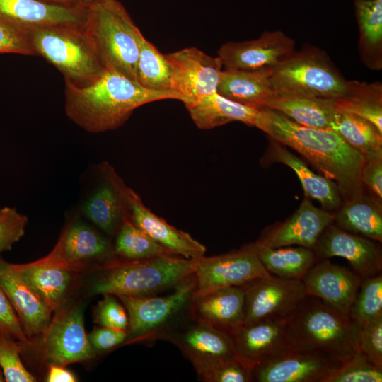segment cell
<instances>
[{
    "mask_svg": "<svg viewBox=\"0 0 382 382\" xmlns=\"http://www.w3.org/2000/svg\"><path fill=\"white\" fill-rule=\"evenodd\" d=\"M255 127L296 150L334 181L344 202L364 194L361 173L366 158L334 130L301 125L267 108L260 109Z\"/></svg>",
    "mask_w": 382,
    "mask_h": 382,
    "instance_id": "6da1fadb",
    "label": "cell"
},
{
    "mask_svg": "<svg viewBox=\"0 0 382 382\" xmlns=\"http://www.w3.org/2000/svg\"><path fill=\"white\" fill-rule=\"evenodd\" d=\"M65 80V112L76 125L91 133L115 129L137 108L149 103L180 100L173 91L149 90L123 74L105 69L91 83L80 87Z\"/></svg>",
    "mask_w": 382,
    "mask_h": 382,
    "instance_id": "7a4b0ae2",
    "label": "cell"
},
{
    "mask_svg": "<svg viewBox=\"0 0 382 382\" xmlns=\"http://www.w3.org/2000/svg\"><path fill=\"white\" fill-rule=\"evenodd\" d=\"M288 321L301 347L340 362L359 352L361 325L316 296L306 295Z\"/></svg>",
    "mask_w": 382,
    "mask_h": 382,
    "instance_id": "3957f363",
    "label": "cell"
},
{
    "mask_svg": "<svg viewBox=\"0 0 382 382\" xmlns=\"http://www.w3.org/2000/svg\"><path fill=\"white\" fill-rule=\"evenodd\" d=\"M83 27L104 69L137 81L141 33L122 4L107 0L87 5Z\"/></svg>",
    "mask_w": 382,
    "mask_h": 382,
    "instance_id": "277c9868",
    "label": "cell"
},
{
    "mask_svg": "<svg viewBox=\"0 0 382 382\" xmlns=\"http://www.w3.org/2000/svg\"><path fill=\"white\" fill-rule=\"evenodd\" d=\"M195 260L178 255L110 263L92 287L93 294L143 297L175 287L195 272Z\"/></svg>",
    "mask_w": 382,
    "mask_h": 382,
    "instance_id": "5b68a950",
    "label": "cell"
},
{
    "mask_svg": "<svg viewBox=\"0 0 382 382\" xmlns=\"http://www.w3.org/2000/svg\"><path fill=\"white\" fill-rule=\"evenodd\" d=\"M35 55L57 67L73 84L83 87L105 71L83 25H59L26 31Z\"/></svg>",
    "mask_w": 382,
    "mask_h": 382,
    "instance_id": "8992f818",
    "label": "cell"
},
{
    "mask_svg": "<svg viewBox=\"0 0 382 382\" xmlns=\"http://www.w3.org/2000/svg\"><path fill=\"white\" fill-rule=\"evenodd\" d=\"M274 95L339 98L348 91L345 80L322 51L303 49L294 52L272 70Z\"/></svg>",
    "mask_w": 382,
    "mask_h": 382,
    "instance_id": "52a82bcc",
    "label": "cell"
},
{
    "mask_svg": "<svg viewBox=\"0 0 382 382\" xmlns=\"http://www.w3.org/2000/svg\"><path fill=\"white\" fill-rule=\"evenodd\" d=\"M161 296H120L129 319L125 342L161 340L162 336L190 316V306L196 289L192 274Z\"/></svg>",
    "mask_w": 382,
    "mask_h": 382,
    "instance_id": "ba28073f",
    "label": "cell"
},
{
    "mask_svg": "<svg viewBox=\"0 0 382 382\" xmlns=\"http://www.w3.org/2000/svg\"><path fill=\"white\" fill-rule=\"evenodd\" d=\"M245 294L243 325L288 319L307 295L301 279L270 275L241 285Z\"/></svg>",
    "mask_w": 382,
    "mask_h": 382,
    "instance_id": "9c48e42d",
    "label": "cell"
},
{
    "mask_svg": "<svg viewBox=\"0 0 382 382\" xmlns=\"http://www.w3.org/2000/svg\"><path fill=\"white\" fill-rule=\"evenodd\" d=\"M171 69V90L185 107L217 93L223 64L196 47H187L165 54Z\"/></svg>",
    "mask_w": 382,
    "mask_h": 382,
    "instance_id": "30bf717a",
    "label": "cell"
},
{
    "mask_svg": "<svg viewBox=\"0 0 382 382\" xmlns=\"http://www.w3.org/2000/svg\"><path fill=\"white\" fill-rule=\"evenodd\" d=\"M161 340L175 345L198 376L213 365L236 357L231 335L192 319L190 315Z\"/></svg>",
    "mask_w": 382,
    "mask_h": 382,
    "instance_id": "8fae6325",
    "label": "cell"
},
{
    "mask_svg": "<svg viewBox=\"0 0 382 382\" xmlns=\"http://www.w3.org/2000/svg\"><path fill=\"white\" fill-rule=\"evenodd\" d=\"M196 289L194 296L221 288L241 286L270 277L256 253L246 245L239 250L195 260Z\"/></svg>",
    "mask_w": 382,
    "mask_h": 382,
    "instance_id": "7c38bea8",
    "label": "cell"
},
{
    "mask_svg": "<svg viewBox=\"0 0 382 382\" xmlns=\"http://www.w3.org/2000/svg\"><path fill=\"white\" fill-rule=\"evenodd\" d=\"M41 334V354L50 365L64 366L96 355L85 332L81 306L59 313Z\"/></svg>",
    "mask_w": 382,
    "mask_h": 382,
    "instance_id": "4fadbf2b",
    "label": "cell"
},
{
    "mask_svg": "<svg viewBox=\"0 0 382 382\" xmlns=\"http://www.w3.org/2000/svg\"><path fill=\"white\" fill-rule=\"evenodd\" d=\"M106 173L117 189L124 207L127 208L129 218L138 228L176 255L191 260L204 255V245L153 213L144 204L139 196L125 186L111 169Z\"/></svg>",
    "mask_w": 382,
    "mask_h": 382,
    "instance_id": "5bb4252c",
    "label": "cell"
},
{
    "mask_svg": "<svg viewBox=\"0 0 382 382\" xmlns=\"http://www.w3.org/2000/svg\"><path fill=\"white\" fill-rule=\"evenodd\" d=\"M342 362L298 345L256 366L257 382H323Z\"/></svg>",
    "mask_w": 382,
    "mask_h": 382,
    "instance_id": "9a60e30c",
    "label": "cell"
},
{
    "mask_svg": "<svg viewBox=\"0 0 382 382\" xmlns=\"http://www.w3.org/2000/svg\"><path fill=\"white\" fill-rule=\"evenodd\" d=\"M231 337L236 356L252 369L297 345L288 319L243 325Z\"/></svg>",
    "mask_w": 382,
    "mask_h": 382,
    "instance_id": "2e32d148",
    "label": "cell"
},
{
    "mask_svg": "<svg viewBox=\"0 0 382 382\" xmlns=\"http://www.w3.org/2000/svg\"><path fill=\"white\" fill-rule=\"evenodd\" d=\"M294 45L283 32L266 31L255 40L223 44L218 57L228 70L274 69L295 52Z\"/></svg>",
    "mask_w": 382,
    "mask_h": 382,
    "instance_id": "e0dca14e",
    "label": "cell"
},
{
    "mask_svg": "<svg viewBox=\"0 0 382 382\" xmlns=\"http://www.w3.org/2000/svg\"><path fill=\"white\" fill-rule=\"evenodd\" d=\"M317 260L340 257L347 260L361 279L381 273V248L369 238L352 234L339 227L329 225L314 245Z\"/></svg>",
    "mask_w": 382,
    "mask_h": 382,
    "instance_id": "ac0fdd59",
    "label": "cell"
},
{
    "mask_svg": "<svg viewBox=\"0 0 382 382\" xmlns=\"http://www.w3.org/2000/svg\"><path fill=\"white\" fill-rule=\"evenodd\" d=\"M301 279L307 295L316 296L347 315L362 280L354 272L328 259L318 260Z\"/></svg>",
    "mask_w": 382,
    "mask_h": 382,
    "instance_id": "d6986e66",
    "label": "cell"
},
{
    "mask_svg": "<svg viewBox=\"0 0 382 382\" xmlns=\"http://www.w3.org/2000/svg\"><path fill=\"white\" fill-rule=\"evenodd\" d=\"M334 219L335 214L305 199L289 219L264 232L255 243L270 248L298 245L313 249Z\"/></svg>",
    "mask_w": 382,
    "mask_h": 382,
    "instance_id": "ffe728a7",
    "label": "cell"
},
{
    "mask_svg": "<svg viewBox=\"0 0 382 382\" xmlns=\"http://www.w3.org/2000/svg\"><path fill=\"white\" fill-rule=\"evenodd\" d=\"M86 8L42 0H0V20L24 31L52 25H83Z\"/></svg>",
    "mask_w": 382,
    "mask_h": 382,
    "instance_id": "44dd1931",
    "label": "cell"
},
{
    "mask_svg": "<svg viewBox=\"0 0 382 382\" xmlns=\"http://www.w3.org/2000/svg\"><path fill=\"white\" fill-rule=\"evenodd\" d=\"M190 315L197 321L231 335L244 323V291L241 286H234L193 296Z\"/></svg>",
    "mask_w": 382,
    "mask_h": 382,
    "instance_id": "7402d4cb",
    "label": "cell"
},
{
    "mask_svg": "<svg viewBox=\"0 0 382 382\" xmlns=\"http://www.w3.org/2000/svg\"><path fill=\"white\" fill-rule=\"evenodd\" d=\"M0 287L14 308L28 337L41 334L51 321L53 310L0 257Z\"/></svg>",
    "mask_w": 382,
    "mask_h": 382,
    "instance_id": "603a6c76",
    "label": "cell"
},
{
    "mask_svg": "<svg viewBox=\"0 0 382 382\" xmlns=\"http://www.w3.org/2000/svg\"><path fill=\"white\" fill-rule=\"evenodd\" d=\"M110 251V244L104 237L92 228L76 223L66 230L46 257L73 270L85 261L108 256Z\"/></svg>",
    "mask_w": 382,
    "mask_h": 382,
    "instance_id": "cb8c5ba5",
    "label": "cell"
},
{
    "mask_svg": "<svg viewBox=\"0 0 382 382\" xmlns=\"http://www.w3.org/2000/svg\"><path fill=\"white\" fill-rule=\"evenodd\" d=\"M272 69H224L217 88V93L247 106L265 108L274 95L270 83Z\"/></svg>",
    "mask_w": 382,
    "mask_h": 382,
    "instance_id": "d4e9b609",
    "label": "cell"
},
{
    "mask_svg": "<svg viewBox=\"0 0 382 382\" xmlns=\"http://www.w3.org/2000/svg\"><path fill=\"white\" fill-rule=\"evenodd\" d=\"M272 162L284 163L290 167L298 176L305 195L318 200L328 212L337 210L343 204L337 184L313 172L305 163L289 152L283 144L272 139L267 152Z\"/></svg>",
    "mask_w": 382,
    "mask_h": 382,
    "instance_id": "484cf974",
    "label": "cell"
},
{
    "mask_svg": "<svg viewBox=\"0 0 382 382\" xmlns=\"http://www.w3.org/2000/svg\"><path fill=\"white\" fill-rule=\"evenodd\" d=\"M266 108L301 125L323 129H332L339 111L336 98L291 95H274Z\"/></svg>",
    "mask_w": 382,
    "mask_h": 382,
    "instance_id": "4316f807",
    "label": "cell"
},
{
    "mask_svg": "<svg viewBox=\"0 0 382 382\" xmlns=\"http://www.w3.org/2000/svg\"><path fill=\"white\" fill-rule=\"evenodd\" d=\"M12 265L53 311L59 308L71 284L72 270L52 262L46 257L31 263Z\"/></svg>",
    "mask_w": 382,
    "mask_h": 382,
    "instance_id": "83f0119b",
    "label": "cell"
},
{
    "mask_svg": "<svg viewBox=\"0 0 382 382\" xmlns=\"http://www.w3.org/2000/svg\"><path fill=\"white\" fill-rule=\"evenodd\" d=\"M186 108L195 125L202 129L234 121L255 127L260 110L231 100L217 93L205 96Z\"/></svg>",
    "mask_w": 382,
    "mask_h": 382,
    "instance_id": "f1b7e54d",
    "label": "cell"
},
{
    "mask_svg": "<svg viewBox=\"0 0 382 382\" xmlns=\"http://www.w3.org/2000/svg\"><path fill=\"white\" fill-rule=\"evenodd\" d=\"M340 228L381 243V202L363 195L344 202L335 214L333 223Z\"/></svg>",
    "mask_w": 382,
    "mask_h": 382,
    "instance_id": "f546056e",
    "label": "cell"
},
{
    "mask_svg": "<svg viewBox=\"0 0 382 382\" xmlns=\"http://www.w3.org/2000/svg\"><path fill=\"white\" fill-rule=\"evenodd\" d=\"M272 275L301 279L318 260L313 250L306 247L270 248L253 243L248 245Z\"/></svg>",
    "mask_w": 382,
    "mask_h": 382,
    "instance_id": "4dcf8cb0",
    "label": "cell"
},
{
    "mask_svg": "<svg viewBox=\"0 0 382 382\" xmlns=\"http://www.w3.org/2000/svg\"><path fill=\"white\" fill-rule=\"evenodd\" d=\"M339 110L371 123L382 134V88L379 83L349 81L347 93L336 98Z\"/></svg>",
    "mask_w": 382,
    "mask_h": 382,
    "instance_id": "1f68e13d",
    "label": "cell"
},
{
    "mask_svg": "<svg viewBox=\"0 0 382 382\" xmlns=\"http://www.w3.org/2000/svg\"><path fill=\"white\" fill-rule=\"evenodd\" d=\"M137 81L149 90L172 91L171 69L168 59L142 33L139 36Z\"/></svg>",
    "mask_w": 382,
    "mask_h": 382,
    "instance_id": "d6a6232c",
    "label": "cell"
},
{
    "mask_svg": "<svg viewBox=\"0 0 382 382\" xmlns=\"http://www.w3.org/2000/svg\"><path fill=\"white\" fill-rule=\"evenodd\" d=\"M332 130L364 156L382 151V134L371 123L356 115L339 110Z\"/></svg>",
    "mask_w": 382,
    "mask_h": 382,
    "instance_id": "836d02e7",
    "label": "cell"
},
{
    "mask_svg": "<svg viewBox=\"0 0 382 382\" xmlns=\"http://www.w3.org/2000/svg\"><path fill=\"white\" fill-rule=\"evenodd\" d=\"M115 251L127 260L176 255L138 228L127 215L122 219Z\"/></svg>",
    "mask_w": 382,
    "mask_h": 382,
    "instance_id": "e575fe53",
    "label": "cell"
},
{
    "mask_svg": "<svg viewBox=\"0 0 382 382\" xmlns=\"http://www.w3.org/2000/svg\"><path fill=\"white\" fill-rule=\"evenodd\" d=\"M124 204L116 187L110 181L100 187L84 203L86 216L107 233H112L122 219Z\"/></svg>",
    "mask_w": 382,
    "mask_h": 382,
    "instance_id": "d590c367",
    "label": "cell"
},
{
    "mask_svg": "<svg viewBox=\"0 0 382 382\" xmlns=\"http://www.w3.org/2000/svg\"><path fill=\"white\" fill-rule=\"evenodd\" d=\"M360 30V45L367 57L381 60L382 45V0H355Z\"/></svg>",
    "mask_w": 382,
    "mask_h": 382,
    "instance_id": "8d00e7d4",
    "label": "cell"
},
{
    "mask_svg": "<svg viewBox=\"0 0 382 382\" xmlns=\"http://www.w3.org/2000/svg\"><path fill=\"white\" fill-rule=\"evenodd\" d=\"M349 316L361 325L382 316V275L362 279Z\"/></svg>",
    "mask_w": 382,
    "mask_h": 382,
    "instance_id": "74e56055",
    "label": "cell"
},
{
    "mask_svg": "<svg viewBox=\"0 0 382 382\" xmlns=\"http://www.w3.org/2000/svg\"><path fill=\"white\" fill-rule=\"evenodd\" d=\"M382 369L372 364L361 352H358L342 362L323 382H381Z\"/></svg>",
    "mask_w": 382,
    "mask_h": 382,
    "instance_id": "f35d334b",
    "label": "cell"
},
{
    "mask_svg": "<svg viewBox=\"0 0 382 382\" xmlns=\"http://www.w3.org/2000/svg\"><path fill=\"white\" fill-rule=\"evenodd\" d=\"M22 346L12 337L0 332V367L6 382H33L35 377L23 364Z\"/></svg>",
    "mask_w": 382,
    "mask_h": 382,
    "instance_id": "ab89813d",
    "label": "cell"
},
{
    "mask_svg": "<svg viewBox=\"0 0 382 382\" xmlns=\"http://www.w3.org/2000/svg\"><path fill=\"white\" fill-rule=\"evenodd\" d=\"M253 370L236 356L213 365L199 376L206 382H251Z\"/></svg>",
    "mask_w": 382,
    "mask_h": 382,
    "instance_id": "60d3db41",
    "label": "cell"
},
{
    "mask_svg": "<svg viewBox=\"0 0 382 382\" xmlns=\"http://www.w3.org/2000/svg\"><path fill=\"white\" fill-rule=\"evenodd\" d=\"M28 218L15 208L0 209V253L9 250L25 234Z\"/></svg>",
    "mask_w": 382,
    "mask_h": 382,
    "instance_id": "b9f144b4",
    "label": "cell"
},
{
    "mask_svg": "<svg viewBox=\"0 0 382 382\" xmlns=\"http://www.w3.org/2000/svg\"><path fill=\"white\" fill-rule=\"evenodd\" d=\"M359 352L382 369V316L361 325Z\"/></svg>",
    "mask_w": 382,
    "mask_h": 382,
    "instance_id": "7bdbcfd3",
    "label": "cell"
},
{
    "mask_svg": "<svg viewBox=\"0 0 382 382\" xmlns=\"http://www.w3.org/2000/svg\"><path fill=\"white\" fill-rule=\"evenodd\" d=\"M94 317L95 322L101 327L127 330V313L112 294H104L95 309Z\"/></svg>",
    "mask_w": 382,
    "mask_h": 382,
    "instance_id": "ee69618b",
    "label": "cell"
},
{
    "mask_svg": "<svg viewBox=\"0 0 382 382\" xmlns=\"http://www.w3.org/2000/svg\"><path fill=\"white\" fill-rule=\"evenodd\" d=\"M35 55L27 32L0 20V54Z\"/></svg>",
    "mask_w": 382,
    "mask_h": 382,
    "instance_id": "f6af8a7d",
    "label": "cell"
},
{
    "mask_svg": "<svg viewBox=\"0 0 382 382\" xmlns=\"http://www.w3.org/2000/svg\"><path fill=\"white\" fill-rule=\"evenodd\" d=\"M361 180L364 187L371 197L381 202L382 199V151L365 156Z\"/></svg>",
    "mask_w": 382,
    "mask_h": 382,
    "instance_id": "bcb514c9",
    "label": "cell"
},
{
    "mask_svg": "<svg viewBox=\"0 0 382 382\" xmlns=\"http://www.w3.org/2000/svg\"><path fill=\"white\" fill-rule=\"evenodd\" d=\"M0 332L22 343H28L21 321L8 297L0 287Z\"/></svg>",
    "mask_w": 382,
    "mask_h": 382,
    "instance_id": "7dc6e473",
    "label": "cell"
},
{
    "mask_svg": "<svg viewBox=\"0 0 382 382\" xmlns=\"http://www.w3.org/2000/svg\"><path fill=\"white\" fill-rule=\"evenodd\" d=\"M127 330L101 327L93 330L88 336V340L97 351H107L125 342Z\"/></svg>",
    "mask_w": 382,
    "mask_h": 382,
    "instance_id": "c3c4849f",
    "label": "cell"
},
{
    "mask_svg": "<svg viewBox=\"0 0 382 382\" xmlns=\"http://www.w3.org/2000/svg\"><path fill=\"white\" fill-rule=\"evenodd\" d=\"M47 381L48 382H75V376L62 366L50 365Z\"/></svg>",
    "mask_w": 382,
    "mask_h": 382,
    "instance_id": "681fc988",
    "label": "cell"
},
{
    "mask_svg": "<svg viewBox=\"0 0 382 382\" xmlns=\"http://www.w3.org/2000/svg\"><path fill=\"white\" fill-rule=\"evenodd\" d=\"M51 4L67 6H86L85 0H42Z\"/></svg>",
    "mask_w": 382,
    "mask_h": 382,
    "instance_id": "f907efd6",
    "label": "cell"
},
{
    "mask_svg": "<svg viewBox=\"0 0 382 382\" xmlns=\"http://www.w3.org/2000/svg\"><path fill=\"white\" fill-rule=\"evenodd\" d=\"M103 1H107V0H85L87 5H88L90 4H92V3Z\"/></svg>",
    "mask_w": 382,
    "mask_h": 382,
    "instance_id": "816d5d0a",
    "label": "cell"
},
{
    "mask_svg": "<svg viewBox=\"0 0 382 382\" xmlns=\"http://www.w3.org/2000/svg\"><path fill=\"white\" fill-rule=\"evenodd\" d=\"M3 381H5V378H4V376L2 369L0 367V382H3Z\"/></svg>",
    "mask_w": 382,
    "mask_h": 382,
    "instance_id": "f5cc1de1",
    "label": "cell"
}]
</instances>
